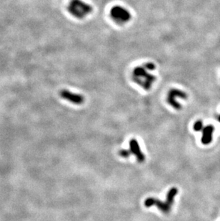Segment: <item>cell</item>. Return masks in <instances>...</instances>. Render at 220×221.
<instances>
[{
    "instance_id": "obj_6",
    "label": "cell",
    "mask_w": 220,
    "mask_h": 221,
    "mask_svg": "<svg viewBox=\"0 0 220 221\" xmlns=\"http://www.w3.org/2000/svg\"><path fill=\"white\" fill-rule=\"evenodd\" d=\"M59 95L62 98L65 99V100L69 101L72 104H77V105L83 104L84 102V97L83 95L72 92L68 90H62L59 92Z\"/></svg>"
},
{
    "instance_id": "obj_8",
    "label": "cell",
    "mask_w": 220,
    "mask_h": 221,
    "mask_svg": "<svg viewBox=\"0 0 220 221\" xmlns=\"http://www.w3.org/2000/svg\"><path fill=\"white\" fill-rule=\"evenodd\" d=\"M202 137H201V142L204 145H209L212 141V133L214 131V127L212 125L204 127L202 129Z\"/></svg>"
},
{
    "instance_id": "obj_11",
    "label": "cell",
    "mask_w": 220,
    "mask_h": 221,
    "mask_svg": "<svg viewBox=\"0 0 220 221\" xmlns=\"http://www.w3.org/2000/svg\"><path fill=\"white\" fill-rule=\"evenodd\" d=\"M218 120L220 122V116H219V117H218Z\"/></svg>"
},
{
    "instance_id": "obj_10",
    "label": "cell",
    "mask_w": 220,
    "mask_h": 221,
    "mask_svg": "<svg viewBox=\"0 0 220 221\" xmlns=\"http://www.w3.org/2000/svg\"><path fill=\"white\" fill-rule=\"evenodd\" d=\"M132 154L131 151L128 150H121L119 151V156H121L124 158H127L130 156Z\"/></svg>"
},
{
    "instance_id": "obj_4",
    "label": "cell",
    "mask_w": 220,
    "mask_h": 221,
    "mask_svg": "<svg viewBox=\"0 0 220 221\" xmlns=\"http://www.w3.org/2000/svg\"><path fill=\"white\" fill-rule=\"evenodd\" d=\"M187 98L188 95L186 92L177 88H172L169 90L166 95V102L175 110H179L182 109V106L180 102H177V99H187Z\"/></svg>"
},
{
    "instance_id": "obj_3",
    "label": "cell",
    "mask_w": 220,
    "mask_h": 221,
    "mask_svg": "<svg viewBox=\"0 0 220 221\" xmlns=\"http://www.w3.org/2000/svg\"><path fill=\"white\" fill-rule=\"evenodd\" d=\"M110 16L113 22L118 25L127 24L132 17L130 11L121 5L113 6L110 11Z\"/></svg>"
},
{
    "instance_id": "obj_9",
    "label": "cell",
    "mask_w": 220,
    "mask_h": 221,
    "mask_svg": "<svg viewBox=\"0 0 220 221\" xmlns=\"http://www.w3.org/2000/svg\"><path fill=\"white\" fill-rule=\"evenodd\" d=\"M204 128L203 127V122L201 120H197L196 122H195V123L194 124L193 126V129L194 131H201L202 129Z\"/></svg>"
},
{
    "instance_id": "obj_2",
    "label": "cell",
    "mask_w": 220,
    "mask_h": 221,
    "mask_svg": "<svg viewBox=\"0 0 220 221\" xmlns=\"http://www.w3.org/2000/svg\"><path fill=\"white\" fill-rule=\"evenodd\" d=\"M67 11L73 17L82 20L91 15L93 7L84 0H70L67 6Z\"/></svg>"
},
{
    "instance_id": "obj_7",
    "label": "cell",
    "mask_w": 220,
    "mask_h": 221,
    "mask_svg": "<svg viewBox=\"0 0 220 221\" xmlns=\"http://www.w3.org/2000/svg\"><path fill=\"white\" fill-rule=\"evenodd\" d=\"M129 148L132 154L134 155L136 157V160L139 162H143L145 160V155L141 150L140 145L136 139H132L129 141Z\"/></svg>"
},
{
    "instance_id": "obj_5",
    "label": "cell",
    "mask_w": 220,
    "mask_h": 221,
    "mask_svg": "<svg viewBox=\"0 0 220 221\" xmlns=\"http://www.w3.org/2000/svg\"><path fill=\"white\" fill-rule=\"evenodd\" d=\"M145 206L146 208H150L152 206H156L161 212L168 214L170 212L172 206L167 202H162L160 200L154 198V197H148L145 201Z\"/></svg>"
},
{
    "instance_id": "obj_1",
    "label": "cell",
    "mask_w": 220,
    "mask_h": 221,
    "mask_svg": "<svg viewBox=\"0 0 220 221\" xmlns=\"http://www.w3.org/2000/svg\"><path fill=\"white\" fill-rule=\"evenodd\" d=\"M156 68V65L152 62H147L136 66L132 72V80L142 89L149 91L157 80V77L154 74Z\"/></svg>"
}]
</instances>
